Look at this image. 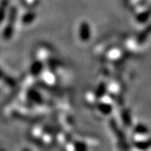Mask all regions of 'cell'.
I'll return each mask as SVG.
<instances>
[{
	"instance_id": "obj_6",
	"label": "cell",
	"mask_w": 151,
	"mask_h": 151,
	"mask_svg": "<svg viewBox=\"0 0 151 151\" xmlns=\"http://www.w3.org/2000/svg\"><path fill=\"white\" fill-rule=\"evenodd\" d=\"M23 3L28 8H34L38 4L39 0H23Z\"/></svg>"
},
{
	"instance_id": "obj_4",
	"label": "cell",
	"mask_w": 151,
	"mask_h": 151,
	"mask_svg": "<svg viewBox=\"0 0 151 151\" xmlns=\"http://www.w3.org/2000/svg\"><path fill=\"white\" fill-rule=\"evenodd\" d=\"M35 14L32 11H28L26 13H24L22 17L20 18V21H21L23 25H29L31 24L33 22L35 19Z\"/></svg>"
},
{
	"instance_id": "obj_5",
	"label": "cell",
	"mask_w": 151,
	"mask_h": 151,
	"mask_svg": "<svg viewBox=\"0 0 151 151\" xmlns=\"http://www.w3.org/2000/svg\"><path fill=\"white\" fill-rule=\"evenodd\" d=\"M108 57L109 60H119L122 56V52L120 51V50H113L109 52Z\"/></svg>"
},
{
	"instance_id": "obj_2",
	"label": "cell",
	"mask_w": 151,
	"mask_h": 151,
	"mask_svg": "<svg viewBox=\"0 0 151 151\" xmlns=\"http://www.w3.org/2000/svg\"><path fill=\"white\" fill-rule=\"evenodd\" d=\"M9 8V0H0V26L5 21Z\"/></svg>"
},
{
	"instance_id": "obj_1",
	"label": "cell",
	"mask_w": 151,
	"mask_h": 151,
	"mask_svg": "<svg viewBox=\"0 0 151 151\" xmlns=\"http://www.w3.org/2000/svg\"><path fill=\"white\" fill-rule=\"evenodd\" d=\"M18 9L15 7L12 6L9 8V14L8 16L6 18L4 24H5L4 27L2 30V39L4 40H9L12 36L13 34L14 31V24L17 21V14H18Z\"/></svg>"
},
{
	"instance_id": "obj_3",
	"label": "cell",
	"mask_w": 151,
	"mask_h": 151,
	"mask_svg": "<svg viewBox=\"0 0 151 151\" xmlns=\"http://www.w3.org/2000/svg\"><path fill=\"white\" fill-rule=\"evenodd\" d=\"M91 30L88 24L86 22H82L80 26V31H79V36L82 41H87L90 39Z\"/></svg>"
}]
</instances>
